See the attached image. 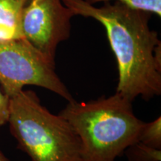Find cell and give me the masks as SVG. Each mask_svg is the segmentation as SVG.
Segmentation results:
<instances>
[{
	"instance_id": "1",
	"label": "cell",
	"mask_w": 161,
	"mask_h": 161,
	"mask_svg": "<svg viewBox=\"0 0 161 161\" xmlns=\"http://www.w3.org/2000/svg\"><path fill=\"white\" fill-rule=\"evenodd\" d=\"M73 14L97 20L105 29L116 56L119 80L116 92L133 102L161 94V42L149 27L152 14L119 2L97 8L85 0H61Z\"/></svg>"
},
{
	"instance_id": "2",
	"label": "cell",
	"mask_w": 161,
	"mask_h": 161,
	"mask_svg": "<svg viewBox=\"0 0 161 161\" xmlns=\"http://www.w3.org/2000/svg\"><path fill=\"white\" fill-rule=\"evenodd\" d=\"M132 102L117 92L90 102H69L59 114L77 134L83 161H116L137 142L145 122L135 116Z\"/></svg>"
},
{
	"instance_id": "3",
	"label": "cell",
	"mask_w": 161,
	"mask_h": 161,
	"mask_svg": "<svg viewBox=\"0 0 161 161\" xmlns=\"http://www.w3.org/2000/svg\"><path fill=\"white\" fill-rule=\"evenodd\" d=\"M18 147L31 161H83L77 134L60 114L40 103L31 90L10 98L8 122Z\"/></svg>"
},
{
	"instance_id": "4",
	"label": "cell",
	"mask_w": 161,
	"mask_h": 161,
	"mask_svg": "<svg viewBox=\"0 0 161 161\" xmlns=\"http://www.w3.org/2000/svg\"><path fill=\"white\" fill-rule=\"evenodd\" d=\"M0 85L8 98L27 85L45 88L68 102L74 99L55 72V61L25 40L0 43Z\"/></svg>"
},
{
	"instance_id": "5",
	"label": "cell",
	"mask_w": 161,
	"mask_h": 161,
	"mask_svg": "<svg viewBox=\"0 0 161 161\" xmlns=\"http://www.w3.org/2000/svg\"><path fill=\"white\" fill-rule=\"evenodd\" d=\"M74 16L61 0H29L22 16L23 37L55 61L58 46L69 37Z\"/></svg>"
},
{
	"instance_id": "6",
	"label": "cell",
	"mask_w": 161,
	"mask_h": 161,
	"mask_svg": "<svg viewBox=\"0 0 161 161\" xmlns=\"http://www.w3.org/2000/svg\"><path fill=\"white\" fill-rule=\"evenodd\" d=\"M24 6L19 0H0V43L24 38L22 30Z\"/></svg>"
},
{
	"instance_id": "7",
	"label": "cell",
	"mask_w": 161,
	"mask_h": 161,
	"mask_svg": "<svg viewBox=\"0 0 161 161\" xmlns=\"http://www.w3.org/2000/svg\"><path fill=\"white\" fill-rule=\"evenodd\" d=\"M128 161H160L161 149L152 148L142 142H134L125 151Z\"/></svg>"
},
{
	"instance_id": "8",
	"label": "cell",
	"mask_w": 161,
	"mask_h": 161,
	"mask_svg": "<svg viewBox=\"0 0 161 161\" xmlns=\"http://www.w3.org/2000/svg\"><path fill=\"white\" fill-rule=\"evenodd\" d=\"M139 142L152 148L161 149V117L146 123L139 135Z\"/></svg>"
},
{
	"instance_id": "9",
	"label": "cell",
	"mask_w": 161,
	"mask_h": 161,
	"mask_svg": "<svg viewBox=\"0 0 161 161\" xmlns=\"http://www.w3.org/2000/svg\"><path fill=\"white\" fill-rule=\"evenodd\" d=\"M90 5L98 3H108L112 0H85ZM133 9L140 10L161 17V0H115Z\"/></svg>"
},
{
	"instance_id": "10",
	"label": "cell",
	"mask_w": 161,
	"mask_h": 161,
	"mask_svg": "<svg viewBox=\"0 0 161 161\" xmlns=\"http://www.w3.org/2000/svg\"><path fill=\"white\" fill-rule=\"evenodd\" d=\"M10 116V98L0 90V126L8 122Z\"/></svg>"
},
{
	"instance_id": "11",
	"label": "cell",
	"mask_w": 161,
	"mask_h": 161,
	"mask_svg": "<svg viewBox=\"0 0 161 161\" xmlns=\"http://www.w3.org/2000/svg\"><path fill=\"white\" fill-rule=\"evenodd\" d=\"M0 161H9L1 152H0Z\"/></svg>"
},
{
	"instance_id": "12",
	"label": "cell",
	"mask_w": 161,
	"mask_h": 161,
	"mask_svg": "<svg viewBox=\"0 0 161 161\" xmlns=\"http://www.w3.org/2000/svg\"><path fill=\"white\" fill-rule=\"evenodd\" d=\"M19 1L20 2H22V3H23V4H24V5H26V4H27L28 3H29V0H19Z\"/></svg>"
}]
</instances>
